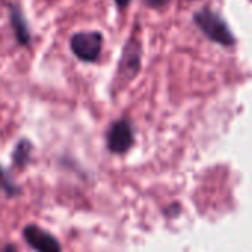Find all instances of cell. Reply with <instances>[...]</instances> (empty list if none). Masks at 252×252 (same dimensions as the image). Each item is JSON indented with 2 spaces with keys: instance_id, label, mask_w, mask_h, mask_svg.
<instances>
[{
  "instance_id": "1",
  "label": "cell",
  "mask_w": 252,
  "mask_h": 252,
  "mask_svg": "<svg viewBox=\"0 0 252 252\" xmlns=\"http://www.w3.org/2000/svg\"><path fill=\"white\" fill-rule=\"evenodd\" d=\"M193 19H195L196 25L202 30V32L213 41H217L223 46L235 44V37H233L232 31L229 30L226 22L214 12H211L208 9H202L195 13Z\"/></svg>"
},
{
  "instance_id": "2",
  "label": "cell",
  "mask_w": 252,
  "mask_h": 252,
  "mask_svg": "<svg viewBox=\"0 0 252 252\" xmlns=\"http://www.w3.org/2000/svg\"><path fill=\"white\" fill-rule=\"evenodd\" d=\"M103 37L97 31L77 32L71 38V49L78 59L84 62H93L100 55Z\"/></svg>"
},
{
  "instance_id": "3",
  "label": "cell",
  "mask_w": 252,
  "mask_h": 252,
  "mask_svg": "<svg viewBox=\"0 0 252 252\" xmlns=\"http://www.w3.org/2000/svg\"><path fill=\"white\" fill-rule=\"evenodd\" d=\"M106 140H108V149L111 152H114V154L127 152L134 142L133 128H131L130 123L126 120H120V121L114 123L108 131Z\"/></svg>"
},
{
  "instance_id": "4",
  "label": "cell",
  "mask_w": 252,
  "mask_h": 252,
  "mask_svg": "<svg viewBox=\"0 0 252 252\" xmlns=\"http://www.w3.org/2000/svg\"><path fill=\"white\" fill-rule=\"evenodd\" d=\"M24 238L28 245L37 252H61V245L58 241L38 226H27L24 229Z\"/></svg>"
},
{
  "instance_id": "5",
  "label": "cell",
  "mask_w": 252,
  "mask_h": 252,
  "mask_svg": "<svg viewBox=\"0 0 252 252\" xmlns=\"http://www.w3.org/2000/svg\"><path fill=\"white\" fill-rule=\"evenodd\" d=\"M139 66H140V46L134 40H131L124 50L120 69L126 78H133L137 74Z\"/></svg>"
},
{
  "instance_id": "6",
  "label": "cell",
  "mask_w": 252,
  "mask_h": 252,
  "mask_svg": "<svg viewBox=\"0 0 252 252\" xmlns=\"http://www.w3.org/2000/svg\"><path fill=\"white\" fill-rule=\"evenodd\" d=\"M12 24H13V30H15V34H16V38L21 44L27 46L30 43V32L27 30V25H25V21L21 15V12L18 9H12Z\"/></svg>"
},
{
  "instance_id": "7",
  "label": "cell",
  "mask_w": 252,
  "mask_h": 252,
  "mask_svg": "<svg viewBox=\"0 0 252 252\" xmlns=\"http://www.w3.org/2000/svg\"><path fill=\"white\" fill-rule=\"evenodd\" d=\"M32 151V145L28 140H21L13 152V164L19 168L25 167Z\"/></svg>"
},
{
  "instance_id": "8",
  "label": "cell",
  "mask_w": 252,
  "mask_h": 252,
  "mask_svg": "<svg viewBox=\"0 0 252 252\" xmlns=\"http://www.w3.org/2000/svg\"><path fill=\"white\" fill-rule=\"evenodd\" d=\"M0 190L4 192L7 196H13V195L18 193V188L12 183V180L3 171V168H0Z\"/></svg>"
},
{
  "instance_id": "9",
  "label": "cell",
  "mask_w": 252,
  "mask_h": 252,
  "mask_svg": "<svg viewBox=\"0 0 252 252\" xmlns=\"http://www.w3.org/2000/svg\"><path fill=\"white\" fill-rule=\"evenodd\" d=\"M170 0H146V3L152 7H162L168 3Z\"/></svg>"
},
{
  "instance_id": "10",
  "label": "cell",
  "mask_w": 252,
  "mask_h": 252,
  "mask_svg": "<svg viewBox=\"0 0 252 252\" xmlns=\"http://www.w3.org/2000/svg\"><path fill=\"white\" fill-rule=\"evenodd\" d=\"M117 1V4L120 6V7H126L128 3H130V0H115Z\"/></svg>"
},
{
  "instance_id": "11",
  "label": "cell",
  "mask_w": 252,
  "mask_h": 252,
  "mask_svg": "<svg viewBox=\"0 0 252 252\" xmlns=\"http://www.w3.org/2000/svg\"><path fill=\"white\" fill-rule=\"evenodd\" d=\"M3 252H18V251H16V248H15L13 245H7V247L4 248V251Z\"/></svg>"
}]
</instances>
